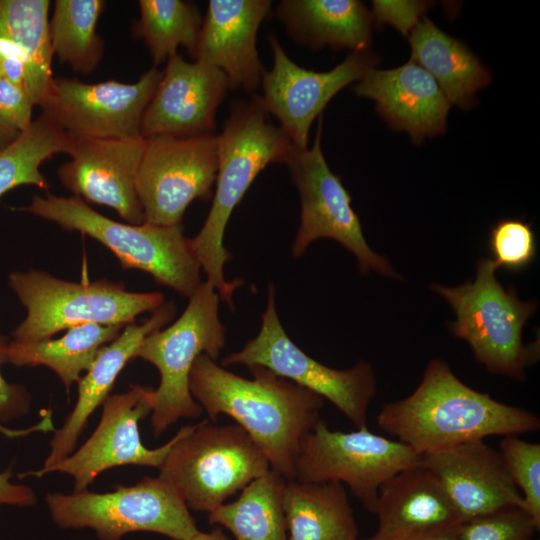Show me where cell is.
Here are the masks:
<instances>
[{
    "instance_id": "cell-1",
    "label": "cell",
    "mask_w": 540,
    "mask_h": 540,
    "mask_svg": "<svg viewBox=\"0 0 540 540\" xmlns=\"http://www.w3.org/2000/svg\"><path fill=\"white\" fill-rule=\"evenodd\" d=\"M249 369L252 379L201 354L189 375L191 395L212 422L220 414L233 418L264 453L271 470L293 480L301 442L320 419L324 399L264 367Z\"/></svg>"
},
{
    "instance_id": "cell-2",
    "label": "cell",
    "mask_w": 540,
    "mask_h": 540,
    "mask_svg": "<svg viewBox=\"0 0 540 540\" xmlns=\"http://www.w3.org/2000/svg\"><path fill=\"white\" fill-rule=\"evenodd\" d=\"M377 424L421 455L488 436L540 429L536 414L467 386L441 359L428 363L409 396L382 407Z\"/></svg>"
},
{
    "instance_id": "cell-3",
    "label": "cell",
    "mask_w": 540,
    "mask_h": 540,
    "mask_svg": "<svg viewBox=\"0 0 540 540\" xmlns=\"http://www.w3.org/2000/svg\"><path fill=\"white\" fill-rule=\"evenodd\" d=\"M268 115L258 96L238 101L231 107L218 135L213 204L202 228L191 239L207 281L231 309L233 293L242 281H227L224 275L225 263L231 258L223 243L226 225L256 176L270 163H285L293 146L283 129L269 121Z\"/></svg>"
},
{
    "instance_id": "cell-4",
    "label": "cell",
    "mask_w": 540,
    "mask_h": 540,
    "mask_svg": "<svg viewBox=\"0 0 540 540\" xmlns=\"http://www.w3.org/2000/svg\"><path fill=\"white\" fill-rule=\"evenodd\" d=\"M19 210L90 236L108 248L123 269L149 273L157 283L188 298L202 283L200 263L181 224L121 223L101 215L80 197L49 193L35 195Z\"/></svg>"
},
{
    "instance_id": "cell-5",
    "label": "cell",
    "mask_w": 540,
    "mask_h": 540,
    "mask_svg": "<svg viewBox=\"0 0 540 540\" xmlns=\"http://www.w3.org/2000/svg\"><path fill=\"white\" fill-rule=\"evenodd\" d=\"M496 270L492 259L482 258L473 282L457 287L433 284L431 289L452 307L456 320L451 331L469 344L476 360L492 374L522 381L525 368L539 357V342L524 345L522 340L523 327L538 305L518 299L514 287L506 290Z\"/></svg>"
},
{
    "instance_id": "cell-6",
    "label": "cell",
    "mask_w": 540,
    "mask_h": 540,
    "mask_svg": "<svg viewBox=\"0 0 540 540\" xmlns=\"http://www.w3.org/2000/svg\"><path fill=\"white\" fill-rule=\"evenodd\" d=\"M176 435L159 477L194 511L211 513L271 470L264 453L237 424L218 426L204 420Z\"/></svg>"
},
{
    "instance_id": "cell-7",
    "label": "cell",
    "mask_w": 540,
    "mask_h": 540,
    "mask_svg": "<svg viewBox=\"0 0 540 540\" xmlns=\"http://www.w3.org/2000/svg\"><path fill=\"white\" fill-rule=\"evenodd\" d=\"M8 284L27 311L12 332L18 342L49 339L83 324L126 326L164 302L161 292H131L107 279L69 282L39 270L12 272Z\"/></svg>"
},
{
    "instance_id": "cell-8",
    "label": "cell",
    "mask_w": 540,
    "mask_h": 540,
    "mask_svg": "<svg viewBox=\"0 0 540 540\" xmlns=\"http://www.w3.org/2000/svg\"><path fill=\"white\" fill-rule=\"evenodd\" d=\"M219 303L213 285L207 280L202 282L182 315L170 326L147 335L135 352L134 358L151 363L160 374L151 413L155 436L181 418H196L202 413L191 395L189 375L199 355L216 360L225 345Z\"/></svg>"
},
{
    "instance_id": "cell-9",
    "label": "cell",
    "mask_w": 540,
    "mask_h": 540,
    "mask_svg": "<svg viewBox=\"0 0 540 540\" xmlns=\"http://www.w3.org/2000/svg\"><path fill=\"white\" fill-rule=\"evenodd\" d=\"M54 523L61 528H90L99 540H120L146 531L172 540H191L198 532L189 508L177 491L161 477H144L135 485L112 492L87 489L71 494H47Z\"/></svg>"
},
{
    "instance_id": "cell-10",
    "label": "cell",
    "mask_w": 540,
    "mask_h": 540,
    "mask_svg": "<svg viewBox=\"0 0 540 540\" xmlns=\"http://www.w3.org/2000/svg\"><path fill=\"white\" fill-rule=\"evenodd\" d=\"M233 364L264 367L329 400L357 429L367 427L369 404L377 392L372 366L359 360L349 369L337 370L307 355L293 343L280 322L273 285L268 286L258 334L240 351L222 360L223 367Z\"/></svg>"
},
{
    "instance_id": "cell-11",
    "label": "cell",
    "mask_w": 540,
    "mask_h": 540,
    "mask_svg": "<svg viewBox=\"0 0 540 540\" xmlns=\"http://www.w3.org/2000/svg\"><path fill=\"white\" fill-rule=\"evenodd\" d=\"M421 465V454L398 440L372 433L331 430L321 419L303 438L295 465V480L339 482L374 513L378 491L394 474Z\"/></svg>"
},
{
    "instance_id": "cell-12",
    "label": "cell",
    "mask_w": 540,
    "mask_h": 540,
    "mask_svg": "<svg viewBox=\"0 0 540 540\" xmlns=\"http://www.w3.org/2000/svg\"><path fill=\"white\" fill-rule=\"evenodd\" d=\"M320 118L311 148L292 146L285 161L301 202V219L292 245L294 257L304 254L315 240L329 238L339 242L357 259L362 274L370 271L396 277L388 260L374 252L365 240L360 220L351 206V196L334 174L321 149Z\"/></svg>"
},
{
    "instance_id": "cell-13",
    "label": "cell",
    "mask_w": 540,
    "mask_h": 540,
    "mask_svg": "<svg viewBox=\"0 0 540 540\" xmlns=\"http://www.w3.org/2000/svg\"><path fill=\"white\" fill-rule=\"evenodd\" d=\"M217 169L218 135L146 139L136 178L145 222L180 225L193 200L211 197Z\"/></svg>"
},
{
    "instance_id": "cell-14",
    "label": "cell",
    "mask_w": 540,
    "mask_h": 540,
    "mask_svg": "<svg viewBox=\"0 0 540 540\" xmlns=\"http://www.w3.org/2000/svg\"><path fill=\"white\" fill-rule=\"evenodd\" d=\"M162 74L153 67L134 83L53 77L38 106L75 139L140 136L143 113Z\"/></svg>"
},
{
    "instance_id": "cell-15",
    "label": "cell",
    "mask_w": 540,
    "mask_h": 540,
    "mask_svg": "<svg viewBox=\"0 0 540 540\" xmlns=\"http://www.w3.org/2000/svg\"><path fill=\"white\" fill-rule=\"evenodd\" d=\"M269 42L274 63L270 71H263L260 101L280 121L292 144L305 149L315 118L341 89L374 69L378 58L369 50L354 51L333 69L316 72L294 63L274 35Z\"/></svg>"
},
{
    "instance_id": "cell-16",
    "label": "cell",
    "mask_w": 540,
    "mask_h": 540,
    "mask_svg": "<svg viewBox=\"0 0 540 540\" xmlns=\"http://www.w3.org/2000/svg\"><path fill=\"white\" fill-rule=\"evenodd\" d=\"M102 406L100 421L91 436L49 471L70 475L74 492L86 490L99 474L113 467L141 465L159 469L177 438L175 434L154 449L143 445L138 424L153 411L151 388L131 385L125 393L108 396Z\"/></svg>"
},
{
    "instance_id": "cell-17",
    "label": "cell",
    "mask_w": 540,
    "mask_h": 540,
    "mask_svg": "<svg viewBox=\"0 0 540 540\" xmlns=\"http://www.w3.org/2000/svg\"><path fill=\"white\" fill-rule=\"evenodd\" d=\"M146 139H75L57 175L66 189L87 202L107 206L129 224L145 222L136 178Z\"/></svg>"
},
{
    "instance_id": "cell-18",
    "label": "cell",
    "mask_w": 540,
    "mask_h": 540,
    "mask_svg": "<svg viewBox=\"0 0 540 540\" xmlns=\"http://www.w3.org/2000/svg\"><path fill=\"white\" fill-rule=\"evenodd\" d=\"M225 74L212 66L170 56L147 105L140 135L188 138L212 135L215 114L229 90Z\"/></svg>"
},
{
    "instance_id": "cell-19",
    "label": "cell",
    "mask_w": 540,
    "mask_h": 540,
    "mask_svg": "<svg viewBox=\"0 0 540 540\" xmlns=\"http://www.w3.org/2000/svg\"><path fill=\"white\" fill-rule=\"evenodd\" d=\"M440 481L462 522L508 508L524 509L499 450L484 440L421 455Z\"/></svg>"
},
{
    "instance_id": "cell-20",
    "label": "cell",
    "mask_w": 540,
    "mask_h": 540,
    "mask_svg": "<svg viewBox=\"0 0 540 540\" xmlns=\"http://www.w3.org/2000/svg\"><path fill=\"white\" fill-rule=\"evenodd\" d=\"M271 5L268 0H210L195 61L221 70L231 89L256 90L264 71L256 48L257 31Z\"/></svg>"
},
{
    "instance_id": "cell-21",
    "label": "cell",
    "mask_w": 540,
    "mask_h": 540,
    "mask_svg": "<svg viewBox=\"0 0 540 540\" xmlns=\"http://www.w3.org/2000/svg\"><path fill=\"white\" fill-rule=\"evenodd\" d=\"M175 312L173 302L162 304L147 321L126 325L113 341L99 350L86 374L77 382V402L60 429L55 431L43 467L37 471L24 472L20 477L41 478L73 453L89 417L107 399L116 378L127 362L134 358L143 339L168 324Z\"/></svg>"
},
{
    "instance_id": "cell-22",
    "label": "cell",
    "mask_w": 540,
    "mask_h": 540,
    "mask_svg": "<svg viewBox=\"0 0 540 540\" xmlns=\"http://www.w3.org/2000/svg\"><path fill=\"white\" fill-rule=\"evenodd\" d=\"M354 91L374 100L388 124L406 131L415 143L446 130L451 104L436 80L412 60L393 69H372Z\"/></svg>"
},
{
    "instance_id": "cell-23",
    "label": "cell",
    "mask_w": 540,
    "mask_h": 540,
    "mask_svg": "<svg viewBox=\"0 0 540 540\" xmlns=\"http://www.w3.org/2000/svg\"><path fill=\"white\" fill-rule=\"evenodd\" d=\"M378 537L455 528L462 520L438 478L422 465L404 469L379 488L374 509Z\"/></svg>"
},
{
    "instance_id": "cell-24",
    "label": "cell",
    "mask_w": 540,
    "mask_h": 540,
    "mask_svg": "<svg viewBox=\"0 0 540 540\" xmlns=\"http://www.w3.org/2000/svg\"><path fill=\"white\" fill-rule=\"evenodd\" d=\"M291 36L319 49L366 51L371 43L372 15L356 0H284L277 9Z\"/></svg>"
},
{
    "instance_id": "cell-25",
    "label": "cell",
    "mask_w": 540,
    "mask_h": 540,
    "mask_svg": "<svg viewBox=\"0 0 540 540\" xmlns=\"http://www.w3.org/2000/svg\"><path fill=\"white\" fill-rule=\"evenodd\" d=\"M409 42L411 60L436 80L450 104L472 107L476 92L491 82L490 71L477 56L427 17L413 28Z\"/></svg>"
},
{
    "instance_id": "cell-26",
    "label": "cell",
    "mask_w": 540,
    "mask_h": 540,
    "mask_svg": "<svg viewBox=\"0 0 540 540\" xmlns=\"http://www.w3.org/2000/svg\"><path fill=\"white\" fill-rule=\"evenodd\" d=\"M282 505L288 540H357L353 510L339 482L286 480Z\"/></svg>"
},
{
    "instance_id": "cell-27",
    "label": "cell",
    "mask_w": 540,
    "mask_h": 540,
    "mask_svg": "<svg viewBox=\"0 0 540 540\" xmlns=\"http://www.w3.org/2000/svg\"><path fill=\"white\" fill-rule=\"evenodd\" d=\"M122 325L83 324L72 327L58 339L32 342L11 341L7 361L17 367L46 366L53 370L67 393L92 365L99 350L113 341Z\"/></svg>"
},
{
    "instance_id": "cell-28",
    "label": "cell",
    "mask_w": 540,
    "mask_h": 540,
    "mask_svg": "<svg viewBox=\"0 0 540 540\" xmlns=\"http://www.w3.org/2000/svg\"><path fill=\"white\" fill-rule=\"evenodd\" d=\"M48 0H0V38L21 49L26 58V90L38 105L52 74Z\"/></svg>"
},
{
    "instance_id": "cell-29",
    "label": "cell",
    "mask_w": 540,
    "mask_h": 540,
    "mask_svg": "<svg viewBox=\"0 0 540 540\" xmlns=\"http://www.w3.org/2000/svg\"><path fill=\"white\" fill-rule=\"evenodd\" d=\"M285 483L269 470L245 486L235 501L209 513V523L227 528L235 540H288L282 505Z\"/></svg>"
},
{
    "instance_id": "cell-30",
    "label": "cell",
    "mask_w": 540,
    "mask_h": 540,
    "mask_svg": "<svg viewBox=\"0 0 540 540\" xmlns=\"http://www.w3.org/2000/svg\"><path fill=\"white\" fill-rule=\"evenodd\" d=\"M105 8L102 0H56L49 20L53 55L79 73L88 74L100 63L104 42L96 33Z\"/></svg>"
},
{
    "instance_id": "cell-31",
    "label": "cell",
    "mask_w": 540,
    "mask_h": 540,
    "mask_svg": "<svg viewBox=\"0 0 540 540\" xmlns=\"http://www.w3.org/2000/svg\"><path fill=\"white\" fill-rule=\"evenodd\" d=\"M74 142L69 134L42 113L0 152V198L21 185L48 189L42 163L57 153H69Z\"/></svg>"
},
{
    "instance_id": "cell-32",
    "label": "cell",
    "mask_w": 540,
    "mask_h": 540,
    "mask_svg": "<svg viewBox=\"0 0 540 540\" xmlns=\"http://www.w3.org/2000/svg\"><path fill=\"white\" fill-rule=\"evenodd\" d=\"M137 31L145 41L154 65L184 46L193 56L202 19L196 6L181 0H140Z\"/></svg>"
},
{
    "instance_id": "cell-33",
    "label": "cell",
    "mask_w": 540,
    "mask_h": 540,
    "mask_svg": "<svg viewBox=\"0 0 540 540\" xmlns=\"http://www.w3.org/2000/svg\"><path fill=\"white\" fill-rule=\"evenodd\" d=\"M499 452L521 494L524 510L540 529V444L522 440L518 435L504 436Z\"/></svg>"
},
{
    "instance_id": "cell-34",
    "label": "cell",
    "mask_w": 540,
    "mask_h": 540,
    "mask_svg": "<svg viewBox=\"0 0 540 540\" xmlns=\"http://www.w3.org/2000/svg\"><path fill=\"white\" fill-rule=\"evenodd\" d=\"M489 249L497 268L516 271L526 268L536 253L531 225L521 219H502L493 225Z\"/></svg>"
},
{
    "instance_id": "cell-35",
    "label": "cell",
    "mask_w": 540,
    "mask_h": 540,
    "mask_svg": "<svg viewBox=\"0 0 540 540\" xmlns=\"http://www.w3.org/2000/svg\"><path fill=\"white\" fill-rule=\"evenodd\" d=\"M539 531L522 508H508L462 522L461 540H535Z\"/></svg>"
},
{
    "instance_id": "cell-36",
    "label": "cell",
    "mask_w": 540,
    "mask_h": 540,
    "mask_svg": "<svg viewBox=\"0 0 540 540\" xmlns=\"http://www.w3.org/2000/svg\"><path fill=\"white\" fill-rule=\"evenodd\" d=\"M7 348L8 343L0 335V422H7L24 416L28 413L31 402L30 394L23 386L11 384L2 376L1 365L8 362ZM51 428L53 427L50 415L45 416L37 425L22 430L9 429L0 423V433L9 438L21 437L33 431L49 430Z\"/></svg>"
},
{
    "instance_id": "cell-37",
    "label": "cell",
    "mask_w": 540,
    "mask_h": 540,
    "mask_svg": "<svg viewBox=\"0 0 540 540\" xmlns=\"http://www.w3.org/2000/svg\"><path fill=\"white\" fill-rule=\"evenodd\" d=\"M430 3L424 1H373L372 19L378 26L390 24L402 35L409 36Z\"/></svg>"
},
{
    "instance_id": "cell-38",
    "label": "cell",
    "mask_w": 540,
    "mask_h": 540,
    "mask_svg": "<svg viewBox=\"0 0 540 540\" xmlns=\"http://www.w3.org/2000/svg\"><path fill=\"white\" fill-rule=\"evenodd\" d=\"M34 103L26 90L0 79V124L21 133L32 123Z\"/></svg>"
},
{
    "instance_id": "cell-39",
    "label": "cell",
    "mask_w": 540,
    "mask_h": 540,
    "mask_svg": "<svg viewBox=\"0 0 540 540\" xmlns=\"http://www.w3.org/2000/svg\"><path fill=\"white\" fill-rule=\"evenodd\" d=\"M0 55L2 78L26 90V58L21 49L0 38Z\"/></svg>"
},
{
    "instance_id": "cell-40",
    "label": "cell",
    "mask_w": 540,
    "mask_h": 540,
    "mask_svg": "<svg viewBox=\"0 0 540 540\" xmlns=\"http://www.w3.org/2000/svg\"><path fill=\"white\" fill-rule=\"evenodd\" d=\"M12 475L10 469L0 473V506L28 507L34 505L37 501L34 491L25 485L12 483Z\"/></svg>"
},
{
    "instance_id": "cell-41",
    "label": "cell",
    "mask_w": 540,
    "mask_h": 540,
    "mask_svg": "<svg viewBox=\"0 0 540 540\" xmlns=\"http://www.w3.org/2000/svg\"><path fill=\"white\" fill-rule=\"evenodd\" d=\"M460 526L427 533L395 537H378L373 535L371 538L364 540H461Z\"/></svg>"
},
{
    "instance_id": "cell-42",
    "label": "cell",
    "mask_w": 540,
    "mask_h": 540,
    "mask_svg": "<svg viewBox=\"0 0 540 540\" xmlns=\"http://www.w3.org/2000/svg\"><path fill=\"white\" fill-rule=\"evenodd\" d=\"M191 540H228V538L220 527H215L210 532L198 530Z\"/></svg>"
},
{
    "instance_id": "cell-43",
    "label": "cell",
    "mask_w": 540,
    "mask_h": 540,
    "mask_svg": "<svg viewBox=\"0 0 540 540\" xmlns=\"http://www.w3.org/2000/svg\"><path fill=\"white\" fill-rule=\"evenodd\" d=\"M19 134L0 124V152L7 148Z\"/></svg>"
},
{
    "instance_id": "cell-44",
    "label": "cell",
    "mask_w": 540,
    "mask_h": 540,
    "mask_svg": "<svg viewBox=\"0 0 540 540\" xmlns=\"http://www.w3.org/2000/svg\"><path fill=\"white\" fill-rule=\"evenodd\" d=\"M0 79H2V71H1V55H0Z\"/></svg>"
}]
</instances>
